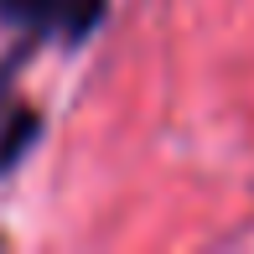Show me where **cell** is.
I'll return each instance as SVG.
<instances>
[{
  "instance_id": "1",
  "label": "cell",
  "mask_w": 254,
  "mask_h": 254,
  "mask_svg": "<svg viewBox=\"0 0 254 254\" xmlns=\"http://www.w3.org/2000/svg\"><path fill=\"white\" fill-rule=\"evenodd\" d=\"M0 21L31 31L42 42H67L83 47L104 21V0H0Z\"/></svg>"
}]
</instances>
